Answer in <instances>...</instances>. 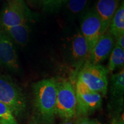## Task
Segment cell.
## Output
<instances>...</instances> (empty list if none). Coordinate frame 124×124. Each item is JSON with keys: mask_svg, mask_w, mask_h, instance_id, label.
Returning a JSON list of instances; mask_svg holds the SVG:
<instances>
[{"mask_svg": "<svg viewBox=\"0 0 124 124\" xmlns=\"http://www.w3.org/2000/svg\"><path fill=\"white\" fill-rule=\"evenodd\" d=\"M35 122L36 124H55L56 100V80L46 79L33 86Z\"/></svg>", "mask_w": 124, "mask_h": 124, "instance_id": "cell-1", "label": "cell"}, {"mask_svg": "<svg viewBox=\"0 0 124 124\" xmlns=\"http://www.w3.org/2000/svg\"><path fill=\"white\" fill-rule=\"evenodd\" d=\"M0 102L7 105L16 117H21L27 109V100L21 89L10 78L1 74Z\"/></svg>", "mask_w": 124, "mask_h": 124, "instance_id": "cell-2", "label": "cell"}, {"mask_svg": "<svg viewBox=\"0 0 124 124\" xmlns=\"http://www.w3.org/2000/svg\"><path fill=\"white\" fill-rule=\"evenodd\" d=\"M108 69L102 64L85 63L78 76L79 80L91 90L105 96L108 91Z\"/></svg>", "mask_w": 124, "mask_h": 124, "instance_id": "cell-3", "label": "cell"}, {"mask_svg": "<svg viewBox=\"0 0 124 124\" xmlns=\"http://www.w3.org/2000/svg\"><path fill=\"white\" fill-rule=\"evenodd\" d=\"M56 116L62 119H73L77 108L75 89L67 80H56Z\"/></svg>", "mask_w": 124, "mask_h": 124, "instance_id": "cell-4", "label": "cell"}, {"mask_svg": "<svg viewBox=\"0 0 124 124\" xmlns=\"http://www.w3.org/2000/svg\"><path fill=\"white\" fill-rule=\"evenodd\" d=\"M31 17L24 0H7L0 12V28L27 24Z\"/></svg>", "mask_w": 124, "mask_h": 124, "instance_id": "cell-5", "label": "cell"}, {"mask_svg": "<svg viewBox=\"0 0 124 124\" xmlns=\"http://www.w3.org/2000/svg\"><path fill=\"white\" fill-rule=\"evenodd\" d=\"M77 108L75 116L87 117L101 106L102 95L90 90L79 80H77L75 87Z\"/></svg>", "mask_w": 124, "mask_h": 124, "instance_id": "cell-6", "label": "cell"}, {"mask_svg": "<svg viewBox=\"0 0 124 124\" xmlns=\"http://www.w3.org/2000/svg\"><path fill=\"white\" fill-rule=\"evenodd\" d=\"M80 28V32L87 44L90 56L93 47L102 35L101 23L94 9H91L85 14Z\"/></svg>", "mask_w": 124, "mask_h": 124, "instance_id": "cell-7", "label": "cell"}, {"mask_svg": "<svg viewBox=\"0 0 124 124\" xmlns=\"http://www.w3.org/2000/svg\"><path fill=\"white\" fill-rule=\"evenodd\" d=\"M114 46L115 38L108 30L106 31L101 36L85 63L94 65L101 64L110 55Z\"/></svg>", "mask_w": 124, "mask_h": 124, "instance_id": "cell-8", "label": "cell"}, {"mask_svg": "<svg viewBox=\"0 0 124 124\" xmlns=\"http://www.w3.org/2000/svg\"><path fill=\"white\" fill-rule=\"evenodd\" d=\"M0 63L12 70L17 71L19 69L18 57L13 41L1 30Z\"/></svg>", "mask_w": 124, "mask_h": 124, "instance_id": "cell-9", "label": "cell"}, {"mask_svg": "<svg viewBox=\"0 0 124 124\" xmlns=\"http://www.w3.org/2000/svg\"><path fill=\"white\" fill-rule=\"evenodd\" d=\"M124 93V69L111 77L110 85L111 103L110 105L113 112L118 114L123 106Z\"/></svg>", "mask_w": 124, "mask_h": 124, "instance_id": "cell-10", "label": "cell"}, {"mask_svg": "<svg viewBox=\"0 0 124 124\" xmlns=\"http://www.w3.org/2000/svg\"><path fill=\"white\" fill-rule=\"evenodd\" d=\"M120 5V0H97L94 10L101 23L102 35L108 30L113 16Z\"/></svg>", "mask_w": 124, "mask_h": 124, "instance_id": "cell-11", "label": "cell"}, {"mask_svg": "<svg viewBox=\"0 0 124 124\" xmlns=\"http://www.w3.org/2000/svg\"><path fill=\"white\" fill-rule=\"evenodd\" d=\"M71 56L76 64L82 65L89 58V52L86 40L78 31L71 39Z\"/></svg>", "mask_w": 124, "mask_h": 124, "instance_id": "cell-12", "label": "cell"}, {"mask_svg": "<svg viewBox=\"0 0 124 124\" xmlns=\"http://www.w3.org/2000/svg\"><path fill=\"white\" fill-rule=\"evenodd\" d=\"M1 31L8 36L13 43L20 46H24L29 41L31 28L28 23L13 27L1 28Z\"/></svg>", "mask_w": 124, "mask_h": 124, "instance_id": "cell-13", "label": "cell"}, {"mask_svg": "<svg viewBox=\"0 0 124 124\" xmlns=\"http://www.w3.org/2000/svg\"><path fill=\"white\" fill-rule=\"evenodd\" d=\"M108 32L114 38L124 34V3L122 1L113 16L109 27Z\"/></svg>", "mask_w": 124, "mask_h": 124, "instance_id": "cell-14", "label": "cell"}, {"mask_svg": "<svg viewBox=\"0 0 124 124\" xmlns=\"http://www.w3.org/2000/svg\"><path fill=\"white\" fill-rule=\"evenodd\" d=\"M124 49L115 45L110 54L108 70L113 71L118 68H124Z\"/></svg>", "mask_w": 124, "mask_h": 124, "instance_id": "cell-15", "label": "cell"}, {"mask_svg": "<svg viewBox=\"0 0 124 124\" xmlns=\"http://www.w3.org/2000/svg\"><path fill=\"white\" fill-rule=\"evenodd\" d=\"M0 122L2 124H17L10 108L1 102H0Z\"/></svg>", "mask_w": 124, "mask_h": 124, "instance_id": "cell-16", "label": "cell"}, {"mask_svg": "<svg viewBox=\"0 0 124 124\" xmlns=\"http://www.w3.org/2000/svg\"><path fill=\"white\" fill-rule=\"evenodd\" d=\"M89 0H69L66 3L67 8L72 14H77L83 11Z\"/></svg>", "mask_w": 124, "mask_h": 124, "instance_id": "cell-17", "label": "cell"}, {"mask_svg": "<svg viewBox=\"0 0 124 124\" xmlns=\"http://www.w3.org/2000/svg\"><path fill=\"white\" fill-rule=\"evenodd\" d=\"M43 10L46 12H54L62 7V0H41Z\"/></svg>", "mask_w": 124, "mask_h": 124, "instance_id": "cell-18", "label": "cell"}, {"mask_svg": "<svg viewBox=\"0 0 124 124\" xmlns=\"http://www.w3.org/2000/svg\"><path fill=\"white\" fill-rule=\"evenodd\" d=\"M74 124H100L95 119H91L87 117H78Z\"/></svg>", "mask_w": 124, "mask_h": 124, "instance_id": "cell-19", "label": "cell"}, {"mask_svg": "<svg viewBox=\"0 0 124 124\" xmlns=\"http://www.w3.org/2000/svg\"><path fill=\"white\" fill-rule=\"evenodd\" d=\"M115 45L124 49V34L115 38Z\"/></svg>", "mask_w": 124, "mask_h": 124, "instance_id": "cell-20", "label": "cell"}, {"mask_svg": "<svg viewBox=\"0 0 124 124\" xmlns=\"http://www.w3.org/2000/svg\"><path fill=\"white\" fill-rule=\"evenodd\" d=\"M60 124H74L73 120H72V118L63 119Z\"/></svg>", "mask_w": 124, "mask_h": 124, "instance_id": "cell-21", "label": "cell"}, {"mask_svg": "<svg viewBox=\"0 0 124 124\" xmlns=\"http://www.w3.org/2000/svg\"><path fill=\"white\" fill-rule=\"evenodd\" d=\"M27 1L33 5L38 4L39 2H41V0H27Z\"/></svg>", "mask_w": 124, "mask_h": 124, "instance_id": "cell-22", "label": "cell"}, {"mask_svg": "<svg viewBox=\"0 0 124 124\" xmlns=\"http://www.w3.org/2000/svg\"><path fill=\"white\" fill-rule=\"evenodd\" d=\"M69 1V0H62V6L63 5L66 4Z\"/></svg>", "mask_w": 124, "mask_h": 124, "instance_id": "cell-23", "label": "cell"}, {"mask_svg": "<svg viewBox=\"0 0 124 124\" xmlns=\"http://www.w3.org/2000/svg\"><path fill=\"white\" fill-rule=\"evenodd\" d=\"M29 124H36L35 123V122H31V123H30Z\"/></svg>", "mask_w": 124, "mask_h": 124, "instance_id": "cell-24", "label": "cell"}, {"mask_svg": "<svg viewBox=\"0 0 124 124\" xmlns=\"http://www.w3.org/2000/svg\"><path fill=\"white\" fill-rule=\"evenodd\" d=\"M0 124H1V122H0Z\"/></svg>", "mask_w": 124, "mask_h": 124, "instance_id": "cell-25", "label": "cell"}, {"mask_svg": "<svg viewBox=\"0 0 124 124\" xmlns=\"http://www.w3.org/2000/svg\"><path fill=\"white\" fill-rule=\"evenodd\" d=\"M0 1H1V0H0Z\"/></svg>", "mask_w": 124, "mask_h": 124, "instance_id": "cell-26", "label": "cell"}]
</instances>
